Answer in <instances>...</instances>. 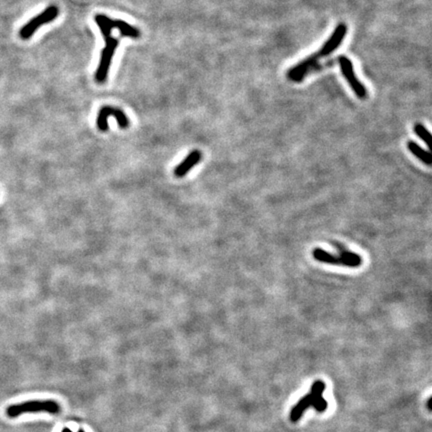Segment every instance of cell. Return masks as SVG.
I'll return each instance as SVG.
<instances>
[{
    "label": "cell",
    "instance_id": "1",
    "mask_svg": "<svg viewBox=\"0 0 432 432\" xmlns=\"http://www.w3.org/2000/svg\"><path fill=\"white\" fill-rule=\"evenodd\" d=\"M45 412L49 414H57L60 412V405L52 400V399H44V400H28L26 402L13 404L6 408V415L10 418L18 417L26 413H39Z\"/></svg>",
    "mask_w": 432,
    "mask_h": 432
},
{
    "label": "cell",
    "instance_id": "2",
    "mask_svg": "<svg viewBox=\"0 0 432 432\" xmlns=\"http://www.w3.org/2000/svg\"><path fill=\"white\" fill-rule=\"evenodd\" d=\"M94 21L96 26L99 27L102 35L109 34L113 29H118L120 34L124 37L138 38L140 36V31L138 28L128 24V22L118 19H111L106 15L96 14L94 16Z\"/></svg>",
    "mask_w": 432,
    "mask_h": 432
},
{
    "label": "cell",
    "instance_id": "3",
    "mask_svg": "<svg viewBox=\"0 0 432 432\" xmlns=\"http://www.w3.org/2000/svg\"><path fill=\"white\" fill-rule=\"evenodd\" d=\"M103 37L105 39V46L102 49L99 65L95 72V80L98 83H103L106 80L114 53L119 44V40L117 38L112 37L111 33L105 34L103 35Z\"/></svg>",
    "mask_w": 432,
    "mask_h": 432
},
{
    "label": "cell",
    "instance_id": "4",
    "mask_svg": "<svg viewBox=\"0 0 432 432\" xmlns=\"http://www.w3.org/2000/svg\"><path fill=\"white\" fill-rule=\"evenodd\" d=\"M58 13H59V10L56 6H54V5L48 6L44 11H42L41 13H39L38 15H36L32 19H30L26 26L21 27V29L19 31L20 38L23 39V40L29 39L39 27H41L46 23H49L51 21H53L54 19H56L57 16H58Z\"/></svg>",
    "mask_w": 432,
    "mask_h": 432
},
{
    "label": "cell",
    "instance_id": "5",
    "mask_svg": "<svg viewBox=\"0 0 432 432\" xmlns=\"http://www.w3.org/2000/svg\"><path fill=\"white\" fill-rule=\"evenodd\" d=\"M338 64L342 75L345 77L347 83L349 84L352 91L355 93L356 96L359 99H365L367 97V90L356 77L351 60L346 56H340L338 57Z\"/></svg>",
    "mask_w": 432,
    "mask_h": 432
},
{
    "label": "cell",
    "instance_id": "6",
    "mask_svg": "<svg viewBox=\"0 0 432 432\" xmlns=\"http://www.w3.org/2000/svg\"><path fill=\"white\" fill-rule=\"evenodd\" d=\"M325 389V383L320 380L314 382L311 386L310 392L305 395L304 397H302L299 402L293 407V409L291 410L290 413V419L292 422H296L299 420V418L302 416L303 412L309 406H313L315 400L322 396L323 391Z\"/></svg>",
    "mask_w": 432,
    "mask_h": 432
},
{
    "label": "cell",
    "instance_id": "7",
    "mask_svg": "<svg viewBox=\"0 0 432 432\" xmlns=\"http://www.w3.org/2000/svg\"><path fill=\"white\" fill-rule=\"evenodd\" d=\"M111 116L116 119L118 126L121 129H126L130 125L129 118L121 109L106 105V106H103L99 110L97 119H96L97 128L102 132H105L108 130V117H111Z\"/></svg>",
    "mask_w": 432,
    "mask_h": 432
},
{
    "label": "cell",
    "instance_id": "8",
    "mask_svg": "<svg viewBox=\"0 0 432 432\" xmlns=\"http://www.w3.org/2000/svg\"><path fill=\"white\" fill-rule=\"evenodd\" d=\"M347 33V26L345 23H339L332 32L331 37L324 42L320 50L315 52L318 58L321 60L324 57H327L331 55L334 51L336 50L342 43L343 39L345 38Z\"/></svg>",
    "mask_w": 432,
    "mask_h": 432
},
{
    "label": "cell",
    "instance_id": "9",
    "mask_svg": "<svg viewBox=\"0 0 432 432\" xmlns=\"http://www.w3.org/2000/svg\"><path fill=\"white\" fill-rule=\"evenodd\" d=\"M202 158V153L199 150H192L174 168V175L178 178L184 177Z\"/></svg>",
    "mask_w": 432,
    "mask_h": 432
},
{
    "label": "cell",
    "instance_id": "10",
    "mask_svg": "<svg viewBox=\"0 0 432 432\" xmlns=\"http://www.w3.org/2000/svg\"><path fill=\"white\" fill-rule=\"evenodd\" d=\"M407 148L410 153H412L415 157H417L420 161H422L426 165H431L432 155L431 153L427 150H424L422 147H420L416 142L409 141L407 142Z\"/></svg>",
    "mask_w": 432,
    "mask_h": 432
},
{
    "label": "cell",
    "instance_id": "11",
    "mask_svg": "<svg viewBox=\"0 0 432 432\" xmlns=\"http://www.w3.org/2000/svg\"><path fill=\"white\" fill-rule=\"evenodd\" d=\"M312 256L316 261L327 263L332 265H341V260L339 256L331 255L328 251L323 250L321 248H315L312 251Z\"/></svg>",
    "mask_w": 432,
    "mask_h": 432
},
{
    "label": "cell",
    "instance_id": "12",
    "mask_svg": "<svg viewBox=\"0 0 432 432\" xmlns=\"http://www.w3.org/2000/svg\"><path fill=\"white\" fill-rule=\"evenodd\" d=\"M341 260V266L350 267V268H356L359 267L362 263V258L360 255L350 252V251H343L339 255Z\"/></svg>",
    "mask_w": 432,
    "mask_h": 432
},
{
    "label": "cell",
    "instance_id": "13",
    "mask_svg": "<svg viewBox=\"0 0 432 432\" xmlns=\"http://www.w3.org/2000/svg\"><path fill=\"white\" fill-rule=\"evenodd\" d=\"M413 131L414 133L428 146L431 147L432 136L430 132L425 128L424 125H422L421 123H416L413 126Z\"/></svg>",
    "mask_w": 432,
    "mask_h": 432
},
{
    "label": "cell",
    "instance_id": "14",
    "mask_svg": "<svg viewBox=\"0 0 432 432\" xmlns=\"http://www.w3.org/2000/svg\"><path fill=\"white\" fill-rule=\"evenodd\" d=\"M61 432H72V430H70L69 428H67V427H65V428H63L62 429V431ZM77 432H84V430H82V429H79Z\"/></svg>",
    "mask_w": 432,
    "mask_h": 432
}]
</instances>
